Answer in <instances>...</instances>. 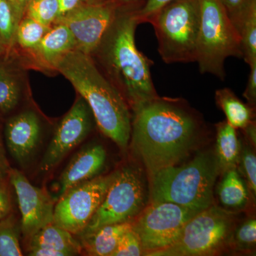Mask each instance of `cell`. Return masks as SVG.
I'll use <instances>...</instances> for the list:
<instances>
[{"mask_svg":"<svg viewBox=\"0 0 256 256\" xmlns=\"http://www.w3.org/2000/svg\"><path fill=\"white\" fill-rule=\"evenodd\" d=\"M232 242L236 248L248 250L255 246L256 242V220L250 218L244 222L233 232L229 242Z\"/></svg>","mask_w":256,"mask_h":256,"instance_id":"28","label":"cell"},{"mask_svg":"<svg viewBox=\"0 0 256 256\" xmlns=\"http://www.w3.org/2000/svg\"><path fill=\"white\" fill-rule=\"evenodd\" d=\"M54 68L68 79L87 102L102 134L126 150L132 128L129 106L92 56L74 50L58 60Z\"/></svg>","mask_w":256,"mask_h":256,"instance_id":"3","label":"cell"},{"mask_svg":"<svg viewBox=\"0 0 256 256\" xmlns=\"http://www.w3.org/2000/svg\"><path fill=\"white\" fill-rule=\"evenodd\" d=\"M11 192L9 186V178L0 180V222L12 214Z\"/></svg>","mask_w":256,"mask_h":256,"instance_id":"33","label":"cell"},{"mask_svg":"<svg viewBox=\"0 0 256 256\" xmlns=\"http://www.w3.org/2000/svg\"><path fill=\"white\" fill-rule=\"evenodd\" d=\"M236 169L244 176L248 190L254 197L256 194V156L252 146L240 144V156Z\"/></svg>","mask_w":256,"mask_h":256,"instance_id":"27","label":"cell"},{"mask_svg":"<svg viewBox=\"0 0 256 256\" xmlns=\"http://www.w3.org/2000/svg\"><path fill=\"white\" fill-rule=\"evenodd\" d=\"M22 255L18 228L11 214L0 222V256Z\"/></svg>","mask_w":256,"mask_h":256,"instance_id":"25","label":"cell"},{"mask_svg":"<svg viewBox=\"0 0 256 256\" xmlns=\"http://www.w3.org/2000/svg\"><path fill=\"white\" fill-rule=\"evenodd\" d=\"M117 12V8L110 1L84 2L54 24L66 25L73 34L76 50L92 56L100 45Z\"/></svg>","mask_w":256,"mask_h":256,"instance_id":"11","label":"cell"},{"mask_svg":"<svg viewBox=\"0 0 256 256\" xmlns=\"http://www.w3.org/2000/svg\"><path fill=\"white\" fill-rule=\"evenodd\" d=\"M117 171L74 186L65 192L54 206V224L74 236L84 232L104 200Z\"/></svg>","mask_w":256,"mask_h":256,"instance_id":"10","label":"cell"},{"mask_svg":"<svg viewBox=\"0 0 256 256\" xmlns=\"http://www.w3.org/2000/svg\"><path fill=\"white\" fill-rule=\"evenodd\" d=\"M85 2L84 0H58L60 4V14L56 20L63 18L70 12L76 9L82 3Z\"/></svg>","mask_w":256,"mask_h":256,"instance_id":"37","label":"cell"},{"mask_svg":"<svg viewBox=\"0 0 256 256\" xmlns=\"http://www.w3.org/2000/svg\"><path fill=\"white\" fill-rule=\"evenodd\" d=\"M198 212L168 202H150L132 222L140 240L143 255L169 247L184 226Z\"/></svg>","mask_w":256,"mask_h":256,"instance_id":"9","label":"cell"},{"mask_svg":"<svg viewBox=\"0 0 256 256\" xmlns=\"http://www.w3.org/2000/svg\"><path fill=\"white\" fill-rule=\"evenodd\" d=\"M244 133L246 136L247 140L249 142L252 143V146H256V128L255 122L254 120L246 126L244 129Z\"/></svg>","mask_w":256,"mask_h":256,"instance_id":"40","label":"cell"},{"mask_svg":"<svg viewBox=\"0 0 256 256\" xmlns=\"http://www.w3.org/2000/svg\"><path fill=\"white\" fill-rule=\"evenodd\" d=\"M218 185V200L226 210H240L246 206L249 200V190L245 180L237 169L224 172Z\"/></svg>","mask_w":256,"mask_h":256,"instance_id":"20","label":"cell"},{"mask_svg":"<svg viewBox=\"0 0 256 256\" xmlns=\"http://www.w3.org/2000/svg\"><path fill=\"white\" fill-rule=\"evenodd\" d=\"M143 255L140 240L132 228L120 239L116 250L111 256H140Z\"/></svg>","mask_w":256,"mask_h":256,"instance_id":"30","label":"cell"},{"mask_svg":"<svg viewBox=\"0 0 256 256\" xmlns=\"http://www.w3.org/2000/svg\"><path fill=\"white\" fill-rule=\"evenodd\" d=\"M174 0H146L144 5L134 12L138 24L148 23L150 20L160 10L162 9L164 6Z\"/></svg>","mask_w":256,"mask_h":256,"instance_id":"31","label":"cell"},{"mask_svg":"<svg viewBox=\"0 0 256 256\" xmlns=\"http://www.w3.org/2000/svg\"><path fill=\"white\" fill-rule=\"evenodd\" d=\"M215 99L217 105L225 114L227 122L235 129H244L252 122L254 118L252 106L244 104L228 88L217 90Z\"/></svg>","mask_w":256,"mask_h":256,"instance_id":"21","label":"cell"},{"mask_svg":"<svg viewBox=\"0 0 256 256\" xmlns=\"http://www.w3.org/2000/svg\"><path fill=\"white\" fill-rule=\"evenodd\" d=\"M164 63L196 62L200 24L198 0H174L150 20Z\"/></svg>","mask_w":256,"mask_h":256,"instance_id":"6","label":"cell"},{"mask_svg":"<svg viewBox=\"0 0 256 256\" xmlns=\"http://www.w3.org/2000/svg\"><path fill=\"white\" fill-rule=\"evenodd\" d=\"M132 110V149L149 178L186 158L203 128L198 114L181 99L158 96Z\"/></svg>","mask_w":256,"mask_h":256,"instance_id":"1","label":"cell"},{"mask_svg":"<svg viewBox=\"0 0 256 256\" xmlns=\"http://www.w3.org/2000/svg\"><path fill=\"white\" fill-rule=\"evenodd\" d=\"M148 196L140 170L132 166L118 170L104 200L80 234L106 225L132 222L146 206Z\"/></svg>","mask_w":256,"mask_h":256,"instance_id":"8","label":"cell"},{"mask_svg":"<svg viewBox=\"0 0 256 256\" xmlns=\"http://www.w3.org/2000/svg\"><path fill=\"white\" fill-rule=\"evenodd\" d=\"M242 60L250 66L256 62V0H252L239 23Z\"/></svg>","mask_w":256,"mask_h":256,"instance_id":"22","label":"cell"},{"mask_svg":"<svg viewBox=\"0 0 256 256\" xmlns=\"http://www.w3.org/2000/svg\"><path fill=\"white\" fill-rule=\"evenodd\" d=\"M28 256H68V254L58 250L50 249L33 248L28 250Z\"/></svg>","mask_w":256,"mask_h":256,"instance_id":"39","label":"cell"},{"mask_svg":"<svg viewBox=\"0 0 256 256\" xmlns=\"http://www.w3.org/2000/svg\"><path fill=\"white\" fill-rule=\"evenodd\" d=\"M216 127V153L218 168L222 172L230 169H236L240 156V142L236 129L227 121H223Z\"/></svg>","mask_w":256,"mask_h":256,"instance_id":"19","label":"cell"},{"mask_svg":"<svg viewBox=\"0 0 256 256\" xmlns=\"http://www.w3.org/2000/svg\"><path fill=\"white\" fill-rule=\"evenodd\" d=\"M21 88L18 79L4 66L0 65V110L6 114L18 106Z\"/></svg>","mask_w":256,"mask_h":256,"instance_id":"24","label":"cell"},{"mask_svg":"<svg viewBox=\"0 0 256 256\" xmlns=\"http://www.w3.org/2000/svg\"><path fill=\"white\" fill-rule=\"evenodd\" d=\"M132 228V222L110 224L79 235L82 250L92 256H111L120 239Z\"/></svg>","mask_w":256,"mask_h":256,"instance_id":"17","label":"cell"},{"mask_svg":"<svg viewBox=\"0 0 256 256\" xmlns=\"http://www.w3.org/2000/svg\"><path fill=\"white\" fill-rule=\"evenodd\" d=\"M16 24L9 0H0V36L8 46L14 41Z\"/></svg>","mask_w":256,"mask_h":256,"instance_id":"29","label":"cell"},{"mask_svg":"<svg viewBox=\"0 0 256 256\" xmlns=\"http://www.w3.org/2000/svg\"><path fill=\"white\" fill-rule=\"evenodd\" d=\"M41 124L32 110L24 111L6 122L5 138L10 154L23 166L28 163L38 146Z\"/></svg>","mask_w":256,"mask_h":256,"instance_id":"14","label":"cell"},{"mask_svg":"<svg viewBox=\"0 0 256 256\" xmlns=\"http://www.w3.org/2000/svg\"><path fill=\"white\" fill-rule=\"evenodd\" d=\"M139 24L134 12L118 11L92 55L102 73L118 90L131 109L158 97L152 78V60L138 50L134 40Z\"/></svg>","mask_w":256,"mask_h":256,"instance_id":"2","label":"cell"},{"mask_svg":"<svg viewBox=\"0 0 256 256\" xmlns=\"http://www.w3.org/2000/svg\"><path fill=\"white\" fill-rule=\"evenodd\" d=\"M33 1L34 0H9L10 6L14 14L16 28L21 20L24 18L28 5Z\"/></svg>","mask_w":256,"mask_h":256,"instance_id":"35","label":"cell"},{"mask_svg":"<svg viewBox=\"0 0 256 256\" xmlns=\"http://www.w3.org/2000/svg\"><path fill=\"white\" fill-rule=\"evenodd\" d=\"M220 1L226 10L230 21L234 24L237 30L242 16H244L246 10L252 0H220Z\"/></svg>","mask_w":256,"mask_h":256,"instance_id":"32","label":"cell"},{"mask_svg":"<svg viewBox=\"0 0 256 256\" xmlns=\"http://www.w3.org/2000/svg\"><path fill=\"white\" fill-rule=\"evenodd\" d=\"M234 218L229 210L212 206L198 212L185 224L178 240L148 256L214 255L225 248L233 233Z\"/></svg>","mask_w":256,"mask_h":256,"instance_id":"7","label":"cell"},{"mask_svg":"<svg viewBox=\"0 0 256 256\" xmlns=\"http://www.w3.org/2000/svg\"><path fill=\"white\" fill-rule=\"evenodd\" d=\"M9 182L18 197L22 233L28 240L38 230L53 223L54 204L46 192L33 186L20 170L11 168Z\"/></svg>","mask_w":256,"mask_h":256,"instance_id":"13","label":"cell"},{"mask_svg":"<svg viewBox=\"0 0 256 256\" xmlns=\"http://www.w3.org/2000/svg\"><path fill=\"white\" fill-rule=\"evenodd\" d=\"M92 114L87 102L82 97L79 98L56 130L40 163L42 172L53 170L88 136L92 130Z\"/></svg>","mask_w":256,"mask_h":256,"instance_id":"12","label":"cell"},{"mask_svg":"<svg viewBox=\"0 0 256 256\" xmlns=\"http://www.w3.org/2000/svg\"><path fill=\"white\" fill-rule=\"evenodd\" d=\"M58 14V0H34L28 5L25 16L50 28V25L56 21Z\"/></svg>","mask_w":256,"mask_h":256,"instance_id":"26","label":"cell"},{"mask_svg":"<svg viewBox=\"0 0 256 256\" xmlns=\"http://www.w3.org/2000/svg\"><path fill=\"white\" fill-rule=\"evenodd\" d=\"M11 166L6 156L4 146H3L1 136H0V180L9 178Z\"/></svg>","mask_w":256,"mask_h":256,"instance_id":"38","label":"cell"},{"mask_svg":"<svg viewBox=\"0 0 256 256\" xmlns=\"http://www.w3.org/2000/svg\"><path fill=\"white\" fill-rule=\"evenodd\" d=\"M50 28L34 18L24 16L16 28L14 41L18 42L22 48L32 50L36 48Z\"/></svg>","mask_w":256,"mask_h":256,"instance_id":"23","label":"cell"},{"mask_svg":"<svg viewBox=\"0 0 256 256\" xmlns=\"http://www.w3.org/2000/svg\"><path fill=\"white\" fill-rule=\"evenodd\" d=\"M118 11L136 12L144 5L146 0H110Z\"/></svg>","mask_w":256,"mask_h":256,"instance_id":"36","label":"cell"},{"mask_svg":"<svg viewBox=\"0 0 256 256\" xmlns=\"http://www.w3.org/2000/svg\"><path fill=\"white\" fill-rule=\"evenodd\" d=\"M249 66L250 72L244 97L246 99L249 105L254 107L256 104V62L250 64Z\"/></svg>","mask_w":256,"mask_h":256,"instance_id":"34","label":"cell"},{"mask_svg":"<svg viewBox=\"0 0 256 256\" xmlns=\"http://www.w3.org/2000/svg\"><path fill=\"white\" fill-rule=\"evenodd\" d=\"M215 153L197 154L186 164L168 166L150 178L151 202H168L200 212L213 204L214 188L220 174Z\"/></svg>","mask_w":256,"mask_h":256,"instance_id":"4","label":"cell"},{"mask_svg":"<svg viewBox=\"0 0 256 256\" xmlns=\"http://www.w3.org/2000/svg\"><path fill=\"white\" fill-rule=\"evenodd\" d=\"M200 24L196 62L202 74L225 80V60L242 58L240 36L220 0H198Z\"/></svg>","mask_w":256,"mask_h":256,"instance_id":"5","label":"cell"},{"mask_svg":"<svg viewBox=\"0 0 256 256\" xmlns=\"http://www.w3.org/2000/svg\"><path fill=\"white\" fill-rule=\"evenodd\" d=\"M106 161V150L100 144L78 152L62 172L58 198L74 186L97 176L104 169Z\"/></svg>","mask_w":256,"mask_h":256,"instance_id":"15","label":"cell"},{"mask_svg":"<svg viewBox=\"0 0 256 256\" xmlns=\"http://www.w3.org/2000/svg\"><path fill=\"white\" fill-rule=\"evenodd\" d=\"M74 236L55 224H48L28 240V250L50 249L66 252L68 256L78 255L82 250V244Z\"/></svg>","mask_w":256,"mask_h":256,"instance_id":"18","label":"cell"},{"mask_svg":"<svg viewBox=\"0 0 256 256\" xmlns=\"http://www.w3.org/2000/svg\"><path fill=\"white\" fill-rule=\"evenodd\" d=\"M45 34L32 52L42 63L54 68L55 64L69 52L76 50V44L72 32L63 23H56Z\"/></svg>","mask_w":256,"mask_h":256,"instance_id":"16","label":"cell"},{"mask_svg":"<svg viewBox=\"0 0 256 256\" xmlns=\"http://www.w3.org/2000/svg\"><path fill=\"white\" fill-rule=\"evenodd\" d=\"M8 47V46L5 44V43L4 41H3L2 38L1 36H0V56L4 54L5 52H6Z\"/></svg>","mask_w":256,"mask_h":256,"instance_id":"41","label":"cell"},{"mask_svg":"<svg viewBox=\"0 0 256 256\" xmlns=\"http://www.w3.org/2000/svg\"><path fill=\"white\" fill-rule=\"evenodd\" d=\"M85 2L87 3H99L102 2V0H84Z\"/></svg>","mask_w":256,"mask_h":256,"instance_id":"42","label":"cell"}]
</instances>
